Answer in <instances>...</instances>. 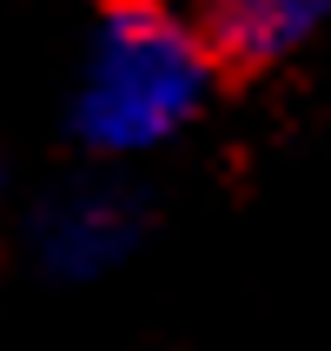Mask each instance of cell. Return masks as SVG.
Segmentation results:
<instances>
[{
  "mask_svg": "<svg viewBox=\"0 0 331 351\" xmlns=\"http://www.w3.org/2000/svg\"><path fill=\"white\" fill-rule=\"evenodd\" d=\"M219 73L206 34L193 27L186 0H139V7H93V27L66 73V139L79 159L139 166L173 153L212 113Z\"/></svg>",
  "mask_w": 331,
  "mask_h": 351,
  "instance_id": "1",
  "label": "cell"
},
{
  "mask_svg": "<svg viewBox=\"0 0 331 351\" xmlns=\"http://www.w3.org/2000/svg\"><path fill=\"white\" fill-rule=\"evenodd\" d=\"M153 232V199L139 193L133 166L79 159V173L53 179L20 219V245L53 285H99L133 265Z\"/></svg>",
  "mask_w": 331,
  "mask_h": 351,
  "instance_id": "2",
  "label": "cell"
},
{
  "mask_svg": "<svg viewBox=\"0 0 331 351\" xmlns=\"http://www.w3.org/2000/svg\"><path fill=\"white\" fill-rule=\"evenodd\" d=\"M225 80H265L331 34V0H186Z\"/></svg>",
  "mask_w": 331,
  "mask_h": 351,
  "instance_id": "3",
  "label": "cell"
},
{
  "mask_svg": "<svg viewBox=\"0 0 331 351\" xmlns=\"http://www.w3.org/2000/svg\"><path fill=\"white\" fill-rule=\"evenodd\" d=\"M7 213H14V179H7V159H0V226H7Z\"/></svg>",
  "mask_w": 331,
  "mask_h": 351,
  "instance_id": "4",
  "label": "cell"
},
{
  "mask_svg": "<svg viewBox=\"0 0 331 351\" xmlns=\"http://www.w3.org/2000/svg\"><path fill=\"white\" fill-rule=\"evenodd\" d=\"M86 7H139V0H86Z\"/></svg>",
  "mask_w": 331,
  "mask_h": 351,
  "instance_id": "5",
  "label": "cell"
}]
</instances>
